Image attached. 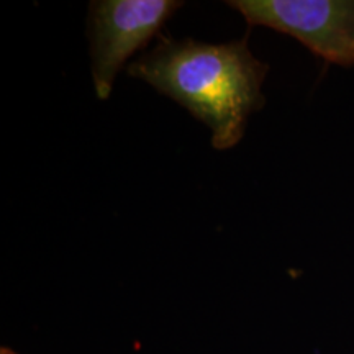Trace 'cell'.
<instances>
[{
    "mask_svg": "<svg viewBox=\"0 0 354 354\" xmlns=\"http://www.w3.org/2000/svg\"><path fill=\"white\" fill-rule=\"evenodd\" d=\"M268 69L253 56L248 37L221 44L161 38L128 66V74L205 123L214 148L223 151L243 138L250 115L264 105L261 87Z\"/></svg>",
    "mask_w": 354,
    "mask_h": 354,
    "instance_id": "1",
    "label": "cell"
},
{
    "mask_svg": "<svg viewBox=\"0 0 354 354\" xmlns=\"http://www.w3.org/2000/svg\"><path fill=\"white\" fill-rule=\"evenodd\" d=\"M176 0H99L88 8L92 79L100 100L109 99L123 64L151 41L183 7Z\"/></svg>",
    "mask_w": 354,
    "mask_h": 354,
    "instance_id": "2",
    "label": "cell"
},
{
    "mask_svg": "<svg viewBox=\"0 0 354 354\" xmlns=\"http://www.w3.org/2000/svg\"><path fill=\"white\" fill-rule=\"evenodd\" d=\"M253 26L290 35L328 63L354 64V0H232Z\"/></svg>",
    "mask_w": 354,
    "mask_h": 354,
    "instance_id": "3",
    "label": "cell"
},
{
    "mask_svg": "<svg viewBox=\"0 0 354 354\" xmlns=\"http://www.w3.org/2000/svg\"><path fill=\"white\" fill-rule=\"evenodd\" d=\"M0 354H17V353H13L12 349H8V348H2V351H0Z\"/></svg>",
    "mask_w": 354,
    "mask_h": 354,
    "instance_id": "4",
    "label": "cell"
}]
</instances>
